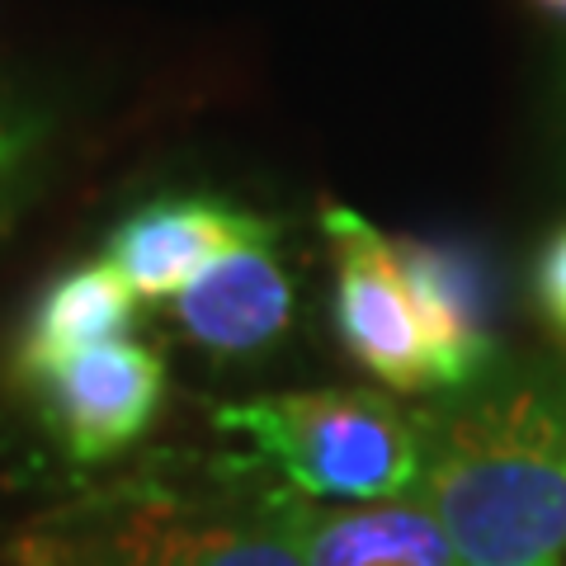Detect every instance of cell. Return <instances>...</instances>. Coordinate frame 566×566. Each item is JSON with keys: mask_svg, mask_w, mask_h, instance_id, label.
Here are the masks:
<instances>
[{"mask_svg": "<svg viewBox=\"0 0 566 566\" xmlns=\"http://www.w3.org/2000/svg\"><path fill=\"white\" fill-rule=\"evenodd\" d=\"M424 510L453 566H566V392L520 382L444 424Z\"/></svg>", "mask_w": 566, "mask_h": 566, "instance_id": "6da1fadb", "label": "cell"}, {"mask_svg": "<svg viewBox=\"0 0 566 566\" xmlns=\"http://www.w3.org/2000/svg\"><path fill=\"white\" fill-rule=\"evenodd\" d=\"M566 62V57H562ZM562 109H566V66H562Z\"/></svg>", "mask_w": 566, "mask_h": 566, "instance_id": "5bb4252c", "label": "cell"}, {"mask_svg": "<svg viewBox=\"0 0 566 566\" xmlns=\"http://www.w3.org/2000/svg\"><path fill=\"white\" fill-rule=\"evenodd\" d=\"M137 322V293L109 260L71 264L48 283L14 340V378L29 382L71 354L123 340Z\"/></svg>", "mask_w": 566, "mask_h": 566, "instance_id": "9c48e42d", "label": "cell"}, {"mask_svg": "<svg viewBox=\"0 0 566 566\" xmlns=\"http://www.w3.org/2000/svg\"><path fill=\"white\" fill-rule=\"evenodd\" d=\"M24 387L33 392L39 424L71 463H104L151 430L166 401V364L147 345L109 340L71 354Z\"/></svg>", "mask_w": 566, "mask_h": 566, "instance_id": "277c9868", "label": "cell"}, {"mask_svg": "<svg viewBox=\"0 0 566 566\" xmlns=\"http://www.w3.org/2000/svg\"><path fill=\"white\" fill-rule=\"evenodd\" d=\"M392 260L411 289L430 387H468L486 368L501 322V283L472 241L397 237Z\"/></svg>", "mask_w": 566, "mask_h": 566, "instance_id": "8992f818", "label": "cell"}, {"mask_svg": "<svg viewBox=\"0 0 566 566\" xmlns=\"http://www.w3.org/2000/svg\"><path fill=\"white\" fill-rule=\"evenodd\" d=\"M307 566H453L424 505H374L354 515H307Z\"/></svg>", "mask_w": 566, "mask_h": 566, "instance_id": "30bf717a", "label": "cell"}, {"mask_svg": "<svg viewBox=\"0 0 566 566\" xmlns=\"http://www.w3.org/2000/svg\"><path fill=\"white\" fill-rule=\"evenodd\" d=\"M534 303L547 316V326L566 335V222L538 245L534 260Z\"/></svg>", "mask_w": 566, "mask_h": 566, "instance_id": "7c38bea8", "label": "cell"}, {"mask_svg": "<svg viewBox=\"0 0 566 566\" xmlns=\"http://www.w3.org/2000/svg\"><path fill=\"white\" fill-rule=\"evenodd\" d=\"M175 316L193 345L212 354H255L274 345L293 316V279L270 255V241L212 260L175 297Z\"/></svg>", "mask_w": 566, "mask_h": 566, "instance_id": "ba28073f", "label": "cell"}, {"mask_svg": "<svg viewBox=\"0 0 566 566\" xmlns=\"http://www.w3.org/2000/svg\"><path fill=\"white\" fill-rule=\"evenodd\" d=\"M307 515L279 495L260 505L189 501L128 482L52 510L14 543V566H307Z\"/></svg>", "mask_w": 566, "mask_h": 566, "instance_id": "7a4b0ae2", "label": "cell"}, {"mask_svg": "<svg viewBox=\"0 0 566 566\" xmlns=\"http://www.w3.org/2000/svg\"><path fill=\"white\" fill-rule=\"evenodd\" d=\"M528 6L543 10L547 20H562V24H566V0H528Z\"/></svg>", "mask_w": 566, "mask_h": 566, "instance_id": "4fadbf2b", "label": "cell"}, {"mask_svg": "<svg viewBox=\"0 0 566 566\" xmlns=\"http://www.w3.org/2000/svg\"><path fill=\"white\" fill-rule=\"evenodd\" d=\"M274 237V222L260 212L241 208L218 193H161L147 199L123 218L109 241H104V260L123 274V283L147 297V303H166L199 279L212 260L241 251V245H260Z\"/></svg>", "mask_w": 566, "mask_h": 566, "instance_id": "52a82bcc", "label": "cell"}, {"mask_svg": "<svg viewBox=\"0 0 566 566\" xmlns=\"http://www.w3.org/2000/svg\"><path fill=\"white\" fill-rule=\"evenodd\" d=\"M48 142V114L29 99L0 91V222L20 203V193L33 180V156Z\"/></svg>", "mask_w": 566, "mask_h": 566, "instance_id": "8fae6325", "label": "cell"}, {"mask_svg": "<svg viewBox=\"0 0 566 566\" xmlns=\"http://www.w3.org/2000/svg\"><path fill=\"white\" fill-rule=\"evenodd\" d=\"M218 424L245 434L303 495L392 501L424 472L420 424L378 392H279L222 406Z\"/></svg>", "mask_w": 566, "mask_h": 566, "instance_id": "3957f363", "label": "cell"}, {"mask_svg": "<svg viewBox=\"0 0 566 566\" xmlns=\"http://www.w3.org/2000/svg\"><path fill=\"white\" fill-rule=\"evenodd\" d=\"M322 227L335 245V326L349 359L392 392H430L416 303L392 260V237L340 203L322 208Z\"/></svg>", "mask_w": 566, "mask_h": 566, "instance_id": "5b68a950", "label": "cell"}]
</instances>
